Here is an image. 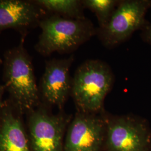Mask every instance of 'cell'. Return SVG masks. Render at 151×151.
I'll list each match as a JSON object with an SVG mask.
<instances>
[{
    "instance_id": "obj_1",
    "label": "cell",
    "mask_w": 151,
    "mask_h": 151,
    "mask_svg": "<svg viewBox=\"0 0 151 151\" xmlns=\"http://www.w3.org/2000/svg\"><path fill=\"white\" fill-rule=\"evenodd\" d=\"M25 38L21 37L18 45L6 50L2 60V84L8 99L24 115L42 103L32 58L24 46Z\"/></svg>"
},
{
    "instance_id": "obj_2",
    "label": "cell",
    "mask_w": 151,
    "mask_h": 151,
    "mask_svg": "<svg viewBox=\"0 0 151 151\" xmlns=\"http://www.w3.org/2000/svg\"><path fill=\"white\" fill-rule=\"evenodd\" d=\"M41 33L35 49L44 57L54 53H68L97 34L89 19H67L47 15L40 22Z\"/></svg>"
},
{
    "instance_id": "obj_3",
    "label": "cell",
    "mask_w": 151,
    "mask_h": 151,
    "mask_svg": "<svg viewBox=\"0 0 151 151\" xmlns=\"http://www.w3.org/2000/svg\"><path fill=\"white\" fill-rule=\"evenodd\" d=\"M114 81L111 68L102 60H87L81 64L72 78L70 92L77 111L92 114L104 112V101Z\"/></svg>"
},
{
    "instance_id": "obj_4",
    "label": "cell",
    "mask_w": 151,
    "mask_h": 151,
    "mask_svg": "<svg viewBox=\"0 0 151 151\" xmlns=\"http://www.w3.org/2000/svg\"><path fill=\"white\" fill-rule=\"evenodd\" d=\"M41 103L28 112L27 129L30 151H64L65 135L73 116L53 114Z\"/></svg>"
},
{
    "instance_id": "obj_5",
    "label": "cell",
    "mask_w": 151,
    "mask_h": 151,
    "mask_svg": "<svg viewBox=\"0 0 151 151\" xmlns=\"http://www.w3.org/2000/svg\"><path fill=\"white\" fill-rule=\"evenodd\" d=\"M103 151H151V129L145 119L133 115L106 114Z\"/></svg>"
},
{
    "instance_id": "obj_6",
    "label": "cell",
    "mask_w": 151,
    "mask_h": 151,
    "mask_svg": "<svg viewBox=\"0 0 151 151\" xmlns=\"http://www.w3.org/2000/svg\"><path fill=\"white\" fill-rule=\"evenodd\" d=\"M150 9V0L119 1L106 25L97 29L103 45L113 48L126 41L137 30H142L149 22L146 15Z\"/></svg>"
},
{
    "instance_id": "obj_7",
    "label": "cell",
    "mask_w": 151,
    "mask_h": 151,
    "mask_svg": "<svg viewBox=\"0 0 151 151\" xmlns=\"http://www.w3.org/2000/svg\"><path fill=\"white\" fill-rule=\"evenodd\" d=\"M106 129L105 112L77 111L65 133L64 151H103Z\"/></svg>"
},
{
    "instance_id": "obj_8",
    "label": "cell",
    "mask_w": 151,
    "mask_h": 151,
    "mask_svg": "<svg viewBox=\"0 0 151 151\" xmlns=\"http://www.w3.org/2000/svg\"><path fill=\"white\" fill-rule=\"evenodd\" d=\"M73 61V55H70L45 62L39 90L41 102L49 108L53 106L62 110L70 96L72 82L70 68Z\"/></svg>"
},
{
    "instance_id": "obj_9",
    "label": "cell",
    "mask_w": 151,
    "mask_h": 151,
    "mask_svg": "<svg viewBox=\"0 0 151 151\" xmlns=\"http://www.w3.org/2000/svg\"><path fill=\"white\" fill-rule=\"evenodd\" d=\"M46 15L33 0H0V34L13 29L26 37Z\"/></svg>"
},
{
    "instance_id": "obj_10",
    "label": "cell",
    "mask_w": 151,
    "mask_h": 151,
    "mask_svg": "<svg viewBox=\"0 0 151 151\" xmlns=\"http://www.w3.org/2000/svg\"><path fill=\"white\" fill-rule=\"evenodd\" d=\"M22 113L7 99L0 111V151H30Z\"/></svg>"
},
{
    "instance_id": "obj_11",
    "label": "cell",
    "mask_w": 151,
    "mask_h": 151,
    "mask_svg": "<svg viewBox=\"0 0 151 151\" xmlns=\"http://www.w3.org/2000/svg\"><path fill=\"white\" fill-rule=\"evenodd\" d=\"M47 15L67 19H85L84 7L80 0H33Z\"/></svg>"
},
{
    "instance_id": "obj_12",
    "label": "cell",
    "mask_w": 151,
    "mask_h": 151,
    "mask_svg": "<svg viewBox=\"0 0 151 151\" xmlns=\"http://www.w3.org/2000/svg\"><path fill=\"white\" fill-rule=\"evenodd\" d=\"M85 9L93 12L97 17L99 29L105 27L117 7L118 0H82Z\"/></svg>"
},
{
    "instance_id": "obj_13",
    "label": "cell",
    "mask_w": 151,
    "mask_h": 151,
    "mask_svg": "<svg viewBox=\"0 0 151 151\" xmlns=\"http://www.w3.org/2000/svg\"><path fill=\"white\" fill-rule=\"evenodd\" d=\"M141 36L144 41L148 43L151 44V21L142 30Z\"/></svg>"
},
{
    "instance_id": "obj_14",
    "label": "cell",
    "mask_w": 151,
    "mask_h": 151,
    "mask_svg": "<svg viewBox=\"0 0 151 151\" xmlns=\"http://www.w3.org/2000/svg\"><path fill=\"white\" fill-rule=\"evenodd\" d=\"M5 88L4 86V85L0 83V111H1L2 106L4 105V104L5 100H3V97H4V95L5 93Z\"/></svg>"
},
{
    "instance_id": "obj_15",
    "label": "cell",
    "mask_w": 151,
    "mask_h": 151,
    "mask_svg": "<svg viewBox=\"0 0 151 151\" xmlns=\"http://www.w3.org/2000/svg\"><path fill=\"white\" fill-rule=\"evenodd\" d=\"M2 63H3V60L0 58V67L2 65Z\"/></svg>"
}]
</instances>
